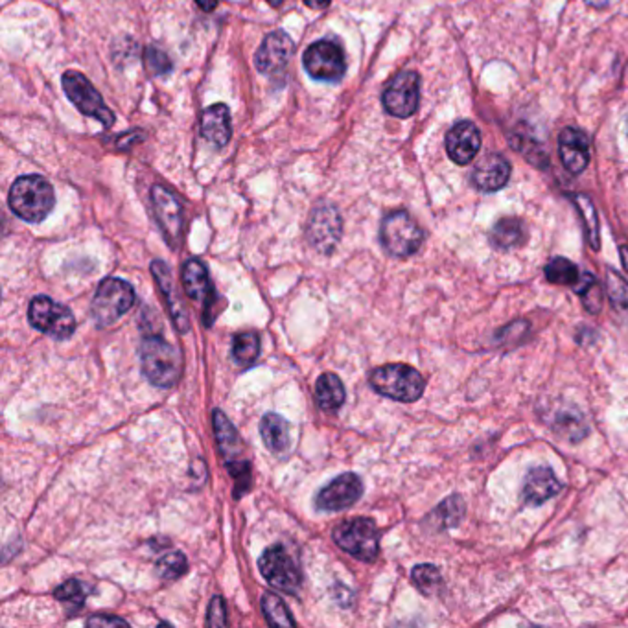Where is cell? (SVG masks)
I'll list each match as a JSON object with an SVG mask.
<instances>
[{"label": "cell", "mask_w": 628, "mask_h": 628, "mask_svg": "<svg viewBox=\"0 0 628 628\" xmlns=\"http://www.w3.org/2000/svg\"><path fill=\"white\" fill-rule=\"evenodd\" d=\"M188 572V560L181 551L162 554L157 562V574L164 581H177Z\"/></svg>", "instance_id": "d6a6232c"}, {"label": "cell", "mask_w": 628, "mask_h": 628, "mask_svg": "<svg viewBox=\"0 0 628 628\" xmlns=\"http://www.w3.org/2000/svg\"><path fill=\"white\" fill-rule=\"evenodd\" d=\"M384 107L391 116L409 118L420 102V78L413 71L397 74L384 91Z\"/></svg>", "instance_id": "4fadbf2b"}, {"label": "cell", "mask_w": 628, "mask_h": 628, "mask_svg": "<svg viewBox=\"0 0 628 628\" xmlns=\"http://www.w3.org/2000/svg\"><path fill=\"white\" fill-rule=\"evenodd\" d=\"M196 5L203 10V12H214L220 5V0H196Z\"/></svg>", "instance_id": "b9f144b4"}, {"label": "cell", "mask_w": 628, "mask_h": 628, "mask_svg": "<svg viewBox=\"0 0 628 628\" xmlns=\"http://www.w3.org/2000/svg\"><path fill=\"white\" fill-rule=\"evenodd\" d=\"M562 490L556 474L547 466H536L527 472L524 481V501L529 507H538Z\"/></svg>", "instance_id": "44dd1931"}, {"label": "cell", "mask_w": 628, "mask_h": 628, "mask_svg": "<svg viewBox=\"0 0 628 628\" xmlns=\"http://www.w3.org/2000/svg\"><path fill=\"white\" fill-rule=\"evenodd\" d=\"M89 592L91 590H89V586L85 583L73 579V581H67L65 584H61L59 588H55L54 595L61 603H69L74 608H80L85 603Z\"/></svg>", "instance_id": "8d00e7d4"}, {"label": "cell", "mask_w": 628, "mask_h": 628, "mask_svg": "<svg viewBox=\"0 0 628 628\" xmlns=\"http://www.w3.org/2000/svg\"><path fill=\"white\" fill-rule=\"evenodd\" d=\"M260 356V336L257 332H241L232 339V358L238 365H253Z\"/></svg>", "instance_id": "83f0119b"}, {"label": "cell", "mask_w": 628, "mask_h": 628, "mask_svg": "<svg viewBox=\"0 0 628 628\" xmlns=\"http://www.w3.org/2000/svg\"><path fill=\"white\" fill-rule=\"evenodd\" d=\"M511 177V164L497 153H486L472 172V182L481 192L501 191Z\"/></svg>", "instance_id": "d6986e66"}, {"label": "cell", "mask_w": 628, "mask_h": 628, "mask_svg": "<svg viewBox=\"0 0 628 628\" xmlns=\"http://www.w3.org/2000/svg\"><path fill=\"white\" fill-rule=\"evenodd\" d=\"M304 69L313 80L338 82L347 69L345 52L336 41L321 39L304 52Z\"/></svg>", "instance_id": "8fae6325"}, {"label": "cell", "mask_w": 628, "mask_h": 628, "mask_svg": "<svg viewBox=\"0 0 628 628\" xmlns=\"http://www.w3.org/2000/svg\"><path fill=\"white\" fill-rule=\"evenodd\" d=\"M302 3L313 10H325L330 5V0H302Z\"/></svg>", "instance_id": "7bdbcfd3"}, {"label": "cell", "mask_w": 628, "mask_h": 628, "mask_svg": "<svg viewBox=\"0 0 628 628\" xmlns=\"http://www.w3.org/2000/svg\"><path fill=\"white\" fill-rule=\"evenodd\" d=\"M368 384L378 395L404 404L417 402L426 389L424 376L404 363H389L374 368L368 376Z\"/></svg>", "instance_id": "7a4b0ae2"}, {"label": "cell", "mask_w": 628, "mask_h": 628, "mask_svg": "<svg viewBox=\"0 0 628 628\" xmlns=\"http://www.w3.org/2000/svg\"><path fill=\"white\" fill-rule=\"evenodd\" d=\"M182 286L186 295L191 297L194 302H198V306L203 308V321L205 325H212V306L216 300V293L209 277V271L205 268V264L198 259H191L186 260V264L182 266V275H181Z\"/></svg>", "instance_id": "2e32d148"}, {"label": "cell", "mask_w": 628, "mask_h": 628, "mask_svg": "<svg viewBox=\"0 0 628 628\" xmlns=\"http://www.w3.org/2000/svg\"><path fill=\"white\" fill-rule=\"evenodd\" d=\"M619 253H621L623 266H624V270H626V273H628V249H626V247H621V249H619Z\"/></svg>", "instance_id": "ee69618b"}, {"label": "cell", "mask_w": 628, "mask_h": 628, "mask_svg": "<svg viewBox=\"0 0 628 628\" xmlns=\"http://www.w3.org/2000/svg\"><path fill=\"white\" fill-rule=\"evenodd\" d=\"M144 141V133L142 132H137V133H125L120 141H116V144L122 148V150H130L132 144H137Z\"/></svg>", "instance_id": "60d3db41"}, {"label": "cell", "mask_w": 628, "mask_h": 628, "mask_svg": "<svg viewBox=\"0 0 628 628\" xmlns=\"http://www.w3.org/2000/svg\"><path fill=\"white\" fill-rule=\"evenodd\" d=\"M268 3H270L271 6H280V5L284 3V0H268Z\"/></svg>", "instance_id": "f6af8a7d"}, {"label": "cell", "mask_w": 628, "mask_h": 628, "mask_svg": "<svg viewBox=\"0 0 628 628\" xmlns=\"http://www.w3.org/2000/svg\"><path fill=\"white\" fill-rule=\"evenodd\" d=\"M363 494V481L358 474L347 472L332 479L316 496V507L327 513H338L358 504Z\"/></svg>", "instance_id": "5bb4252c"}, {"label": "cell", "mask_w": 628, "mask_h": 628, "mask_svg": "<svg viewBox=\"0 0 628 628\" xmlns=\"http://www.w3.org/2000/svg\"><path fill=\"white\" fill-rule=\"evenodd\" d=\"M209 626H225L227 624V615H225V603L221 597H214L209 606V617H207Z\"/></svg>", "instance_id": "f35d334b"}, {"label": "cell", "mask_w": 628, "mask_h": 628, "mask_svg": "<svg viewBox=\"0 0 628 628\" xmlns=\"http://www.w3.org/2000/svg\"><path fill=\"white\" fill-rule=\"evenodd\" d=\"M87 624L89 626H107V624H113V626H116V624H128V621H125V619H122V617H116V615H94V617H91L89 621H87Z\"/></svg>", "instance_id": "ab89813d"}, {"label": "cell", "mask_w": 628, "mask_h": 628, "mask_svg": "<svg viewBox=\"0 0 628 628\" xmlns=\"http://www.w3.org/2000/svg\"><path fill=\"white\" fill-rule=\"evenodd\" d=\"M341 229L343 223L339 211L330 203H323L313 209V212L309 214L308 241L313 249H318L319 253L330 255L341 240Z\"/></svg>", "instance_id": "7c38bea8"}, {"label": "cell", "mask_w": 628, "mask_h": 628, "mask_svg": "<svg viewBox=\"0 0 628 628\" xmlns=\"http://www.w3.org/2000/svg\"><path fill=\"white\" fill-rule=\"evenodd\" d=\"M380 238L389 255L397 259H407L420 249L424 232L406 211H397L386 216V220L382 221Z\"/></svg>", "instance_id": "52a82bcc"}, {"label": "cell", "mask_w": 628, "mask_h": 628, "mask_svg": "<svg viewBox=\"0 0 628 628\" xmlns=\"http://www.w3.org/2000/svg\"><path fill=\"white\" fill-rule=\"evenodd\" d=\"M212 420H214L216 441L220 446V454L225 461V466L229 468L232 477L238 479V483H247L250 463L245 456V448H243V443L240 438V433L231 424L227 415L221 413L220 409H216L212 413Z\"/></svg>", "instance_id": "30bf717a"}, {"label": "cell", "mask_w": 628, "mask_h": 628, "mask_svg": "<svg viewBox=\"0 0 628 628\" xmlns=\"http://www.w3.org/2000/svg\"><path fill=\"white\" fill-rule=\"evenodd\" d=\"M262 612L271 626H295V619L291 617L289 608L275 594H264Z\"/></svg>", "instance_id": "1f68e13d"}, {"label": "cell", "mask_w": 628, "mask_h": 628, "mask_svg": "<svg viewBox=\"0 0 628 628\" xmlns=\"http://www.w3.org/2000/svg\"><path fill=\"white\" fill-rule=\"evenodd\" d=\"M259 568L262 577L277 590L295 595L300 590V583H302V575L297 568L295 560L291 558V554L286 551L284 545L275 544L271 547H268L260 560H259Z\"/></svg>", "instance_id": "9c48e42d"}, {"label": "cell", "mask_w": 628, "mask_h": 628, "mask_svg": "<svg viewBox=\"0 0 628 628\" xmlns=\"http://www.w3.org/2000/svg\"><path fill=\"white\" fill-rule=\"evenodd\" d=\"M152 205L155 218L162 229V234L170 247H179L181 236H182V207L173 192L168 188L155 184L152 188Z\"/></svg>", "instance_id": "9a60e30c"}, {"label": "cell", "mask_w": 628, "mask_h": 628, "mask_svg": "<svg viewBox=\"0 0 628 628\" xmlns=\"http://www.w3.org/2000/svg\"><path fill=\"white\" fill-rule=\"evenodd\" d=\"M545 277L549 282L553 284H558V286H577L579 280H581V273H579V268L568 260V259H562V257H556L553 259L547 266H545Z\"/></svg>", "instance_id": "f1b7e54d"}, {"label": "cell", "mask_w": 628, "mask_h": 628, "mask_svg": "<svg viewBox=\"0 0 628 628\" xmlns=\"http://www.w3.org/2000/svg\"><path fill=\"white\" fill-rule=\"evenodd\" d=\"M260 435L262 441L268 446L271 454H286L291 446V435H289V424L284 417L277 413H268L262 417L260 422Z\"/></svg>", "instance_id": "cb8c5ba5"}, {"label": "cell", "mask_w": 628, "mask_h": 628, "mask_svg": "<svg viewBox=\"0 0 628 628\" xmlns=\"http://www.w3.org/2000/svg\"><path fill=\"white\" fill-rule=\"evenodd\" d=\"M465 501L459 494H454L450 497H446L441 505H438L429 520L435 522L437 529H452V527H457L461 524V520L465 518Z\"/></svg>", "instance_id": "4316f807"}, {"label": "cell", "mask_w": 628, "mask_h": 628, "mask_svg": "<svg viewBox=\"0 0 628 628\" xmlns=\"http://www.w3.org/2000/svg\"><path fill=\"white\" fill-rule=\"evenodd\" d=\"M293 52L295 44L286 32H271L270 35H266L255 55V65L259 73L266 76H277L284 73L293 57Z\"/></svg>", "instance_id": "e0dca14e"}, {"label": "cell", "mask_w": 628, "mask_h": 628, "mask_svg": "<svg viewBox=\"0 0 628 628\" xmlns=\"http://www.w3.org/2000/svg\"><path fill=\"white\" fill-rule=\"evenodd\" d=\"M201 135L207 142L214 144L216 148L227 146V142L231 141V135H232L231 111L227 105L216 103L203 113Z\"/></svg>", "instance_id": "603a6c76"}, {"label": "cell", "mask_w": 628, "mask_h": 628, "mask_svg": "<svg viewBox=\"0 0 628 628\" xmlns=\"http://www.w3.org/2000/svg\"><path fill=\"white\" fill-rule=\"evenodd\" d=\"M554 429L562 435H566V438H572V441H579V438H584V435L588 433V426H586L584 418L572 409L564 411L556 418Z\"/></svg>", "instance_id": "e575fe53"}, {"label": "cell", "mask_w": 628, "mask_h": 628, "mask_svg": "<svg viewBox=\"0 0 628 628\" xmlns=\"http://www.w3.org/2000/svg\"><path fill=\"white\" fill-rule=\"evenodd\" d=\"M141 367L155 388H173L181 376V352L161 336H148L141 345Z\"/></svg>", "instance_id": "3957f363"}, {"label": "cell", "mask_w": 628, "mask_h": 628, "mask_svg": "<svg viewBox=\"0 0 628 628\" xmlns=\"http://www.w3.org/2000/svg\"><path fill=\"white\" fill-rule=\"evenodd\" d=\"M575 205L579 209V214L583 216L584 229H586V238L594 249H599V220L594 203L586 196H577Z\"/></svg>", "instance_id": "d590c367"}, {"label": "cell", "mask_w": 628, "mask_h": 628, "mask_svg": "<svg viewBox=\"0 0 628 628\" xmlns=\"http://www.w3.org/2000/svg\"><path fill=\"white\" fill-rule=\"evenodd\" d=\"M575 291L581 295L583 304L590 313H599L603 309V289L590 273H584L581 277L579 284L575 286Z\"/></svg>", "instance_id": "836d02e7"}, {"label": "cell", "mask_w": 628, "mask_h": 628, "mask_svg": "<svg viewBox=\"0 0 628 628\" xmlns=\"http://www.w3.org/2000/svg\"><path fill=\"white\" fill-rule=\"evenodd\" d=\"M133 302L135 291L130 282L116 277H107L98 284L91 304V316L100 329L111 327L132 309Z\"/></svg>", "instance_id": "277c9868"}, {"label": "cell", "mask_w": 628, "mask_h": 628, "mask_svg": "<svg viewBox=\"0 0 628 628\" xmlns=\"http://www.w3.org/2000/svg\"><path fill=\"white\" fill-rule=\"evenodd\" d=\"M339 549L361 562H372L380 553V531L370 518H350L341 522L334 533Z\"/></svg>", "instance_id": "5b68a950"}, {"label": "cell", "mask_w": 628, "mask_h": 628, "mask_svg": "<svg viewBox=\"0 0 628 628\" xmlns=\"http://www.w3.org/2000/svg\"><path fill=\"white\" fill-rule=\"evenodd\" d=\"M152 273L155 277V282L161 288V293L166 299V306H168V311H170V316H172L175 330L181 332V334H186L188 330H191V321H188V311H186L181 297L177 295L175 282L172 279L170 268L162 260H153Z\"/></svg>", "instance_id": "ffe728a7"}, {"label": "cell", "mask_w": 628, "mask_h": 628, "mask_svg": "<svg viewBox=\"0 0 628 628\" xmlns=\"http://www.w3.org/2000/svg\"><path fill=\"white\" fill-rule=\"evenodd\" d=\"M345 386L339 380V376L334 372H325L319 376L316 384V402L323 411H338L345 404Z\"/></svg>", "instance_id": "d4e9b609"}, {"label": "cell", "mask_w": 628, "mask_h": 628, "mask_svg": "<svg viewBox=\"0 0 628 628\" xmlns=\"http://www.w3.org/2000/svg\"><path fill=\"white\" fill-rule=\"evenodd\" d=\"M28 321L35 330L54 339H69L76 330L74 313L46 295H37L30 300Z\"/></svg>", "instance_id": "8992f818"}, {"label": "cell", "mask_w": 628, "mask_h": 628, "mask_svg": "<svg viewBox=\"0 0 628 628\" xmlns=\"http://www.w3.org/2000/svg\"><path fill=\"white\" fill-rule=\"evenodd\" d=\"M146 67H148L150 73H153L157 76H162V74H168L172 71V61H170V57L162 50H159L155 46H148V50H146Z\"/></svg>", "instance_id": "74e56055"}, {"label": "cell", "mask_w": 628, "mask_h": 628, "mask_svg": "<svg viewBox=\"0 0 628 628\" xmlns=\"http://www.w3.org/2000/svg\"><path fill=\"white\" fill-rule=\"evenodd\" d=\"M558 152L562 164L572 173H581L586 170L590 161V142L588 137L575 128H566L560 133Z\"/></svg>", "instance_id": "7402d4cb"}, {"label": "cell", "mask_w": 628, "mask_h": 628, "mask_svg": "<svg viewBox=\"0 0 628 628\" xmlns=\"http://www.w3.org/2000/svg\"><path fill=\"white\" fill-rule=\"evenodd\" d=\"M492 243L497 249H513L520 247L527 240V229L525 223L518 218H504L499 220L490 234Z\"/></svg>", "instance_id": "484cf974"}, {"label": "cell", "mask_w": 628, "mask_h": 628, "mask_svg": "<svg viewBox=\"0 0 628 628\" xmlns=\"http://www.w3.org/2000/svg\"><path fill=\"white\" fill-rule=\"evenodd\" d=\"M606 291L612 306L628 321V282L613 270L606 273Z\"/></svg>", "instance_id": "4dcf8cb0"}, {"label": "cell", "mask_w": 628, "mask_h": 628, "mask_svg": "<svg viewBox=\"0 0 628 628\" xmlns=\"http://www.w3.org/2000/svg\"><path fill=\"white\" fill-rule=\"evenodd\" d=\"M61 83L63 91H65L69 100L76 105V109L82 114L98 120L100 123H103V128H111L114 123V113L105 105L100 93L82 73L67 71L63 74Z\"/></svg>", "instance_id": "ba28073f"}, {"label": "cell", "mask_w": 628, "mask_h": 628, "mask_svg": "<svg viewBox=\"0 0 628 628\" xmlns=\"http://www.w3.org/2000/svg\"><path fill=\"white\" fill-rule=\"evenodd\" d=\"M14 214L28 223H41L55 205L52 184L41 175H23L12 188L8 198Z\"/></svg>", "instance_id": "6da1fadb"}, {"label": "cell", "mask_w": 628, "mask_h": 628, "mask_svg": "<svg viewBox=\"0 0 628 628\" xmlns=\"http://www.w3.org/2000/svg\"><path fill=\"white\" fill-rule=\"evenodd\" d=\"M481 148V133L477 125L463 120L457 122L446 135V152L456 164H470Z\"/></svg>", "instance_id": "ac0fdd59"}, {"label": "cell", "mask_w": 628, "mask_h": 628, "mask_svg": "<svg viewBox=\"0 0 628 628\" xmlns=\"http://www.w3.org/2000/svg\"><path fill=\"white\" fill-rule=\"evenodd\" d=\"M411 579L418 592L426 597H435L443 588L441 572L431 566V564H418V566H415L411 572Z\"/></svg>", "instance_id": "f546056e"}]
</instances>
